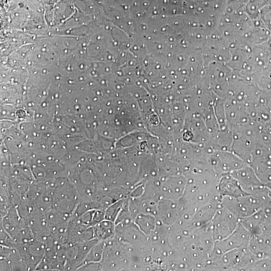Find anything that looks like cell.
I'll return each instance as SVG.
<instances>
[{
    "label": "cell",
    "mask_w": 271,
    "mask_h": 271,
    "mask_svg": "<svg viewBox=\"0 0 271 271\" xmlns=\"http://www.w3.org/2000/svg\"><path fill=\"white\" fill-rule=\"evenodd\" d=\"M244 227L241 225L237 227V230L232 234V235L228 237L227 239L220 241V245H217V248L220 247V251H226L230 249L237 248L242 245L243 243H245L248 239V234L246 232Z\"/></svg>",
    "instance_id": "cell-2"
},
{
    "label": "cell",
    "mask_w": 271,
    "mask_h": 271,
    "mask_svg": "<svg viewBox=\"0 0 271 271\" xmlns=\"http://www.w3.org/2000/svg\"><path fill=\"white\" fill-rule=\"evenodd\" d=\"M270 198L271 199V192H270Z\"/></svg>",
    "instance_id": "cell-3"
},
{
    "label": "cell",
    "mask_w": 271,
    "mask_h": 271,
    "mask_svg": "<svg viewBox=\"0 0 271 271\" xmlns=\"http://www.w3.org/2000/svg\"><path fill=\"white\" fill-rule=\"evenodd\" d=\"M212 228L213 237L215 239H224L236 228L237 222L235 217L231 215L226 209L219 210L214 216Z\"/></svg>",
    "instance_id": "cell-1"
}]
</instances>
